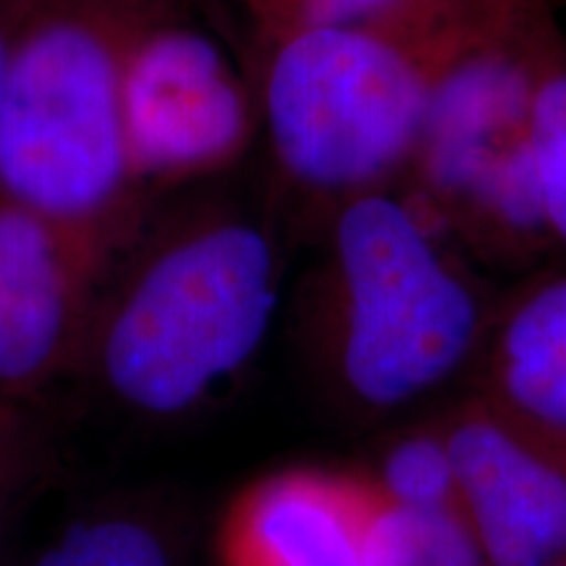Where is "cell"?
<instances>
[{
    "label": "cell",
    "instance_id": "6da1fadb",
    "mask_svg": "<svg viewBox=\"0 0 566 566\" xmlns=\"http://www.w3.org/2000/svg\"><path fill=\"white\" fill-rule=\"evenodd\" d=\"M321 229L323 254L304 281L300 323L344 399L394 412L472 370L499 294L405 195L357 197Z\"/></svg>",
    "mask_w": 566,
    "mask_h": 566
},
{
    "label": "cell",
    "instance_id": "7a4b0ae2",
    "mask_svg": "<svg viewBox=\"0 0 566 566\" xmlns=\"http://www.w3.org/2000/svg\"><path fill=\"white\" fill-rule=\"evenodd\" d=\"M495 3L260 42V129L281 184L321 226L344 202L399 187L438 76Z\"/></svg>",
    "mask_w": 566,
    "mask_h": 566
},
{
    "label": "cell",
    "instance_id": "3957f363",
    "mask_svg": "<svg viewBox=\"0 0 566 566\" xmlns=\"http://www.w3.org/2000/svg\"><path fill=\"white\" fill-rule=\"evenodd\" d=\"M158 0H6L0 200L124 242L137 216L124 66Z\"/></svg>",
    "mask_w": 566,
    "mask_h": 566
},
{
    "label": "cell",
    "instance_id": "277c9868",
    "mask_svg": "<svg viewBox=\"0 0 566 566\" xmlns=\"http://www.w3.org/2000/svg\"><path fill=\"white\" fill-rule=\"evenodd\" d=\"M564 42L554 0H499L430 95L396 192L478 271L516 281L558 258L537 197L533 103Z\"/></svg>",
    "mask_w": 566,
    "mask_h": 566
},
{
    "label": "cell",
    "instance_id": "5b68a950",
    "mask_svg": "<svg viewBox=\"0 0 566 566\" xmlns=\"http://www.w3.org/2000/svg\"><path fill=\"white\" fill-rule=\"evenodd\" d=\"M271 231L231 205L202 202L142 247L90 342L113 391L155 415L192 407L250 363L279 310Z\"/></svg>",
    "mask_w": 566,
    "mask_h": 566
},
{
    "label": "cell",
    "instance_id": "8992f818",
    "mask_svg": "<svg viewBox=\"0 0 566 566\" xmlns=\"http://www.w3.org/2000/svg\"><path fill=\"white\" fill-rule=\"evenodd\" d=\"M260 129L254 82L212 34L158 0L124 66V132L139 192L237 166Z\"/></svg>",
    "mask_w": 566,
    "mask_h": 566
},
{
    "label": "cell",
    "instance_id": "52a82bcc",
    "mask_svg": "<svg viewBox=\"0 0 566 566\" xmlns=\"http://www.w3.org/2000/svg\"><path fill=\"white\" fill-rule=\"evenodd\" d=\"M457 472L459 514L488 566L566 558V446L472 388L438 417Z\"/></svg>",
    "mask_w": 566,
    "mask_h": 566
},
{
    "label": "cell",
    "instance_id": "ba28073f",
    "mask_svg": "<svg viewBox=\"0 0 566 566\" xmlns=\"http://www.w3.org/2000/svg\"><path fill=\"white\" fill-rule=\"evenodd\" d=\"M113 250L0 200V386H40L80 349Z\"/></svg>",
    "mask_w": 566,
    "mask_h": 566
},
{
    "label": "cell",
    "instance_id": "9c48e42d",
    "mask_svg": "<svg viewBox=\"0 0 566 566\" xmlns=\"http://www.w3.org/2000/svg\"><path fill=\"white\" fill-rule=\"evenodd\" d=\"M221 566H365L354 470L283 467L231 501Z\"/></svg>",
    "mask_w": 566,
    "mask_h": 566
},
{
    "label": "cell",
    "instance_id": "30bf717a",
    "mask_svg": "<svg viewBox=\"0 0 566 566\" xmlns=\"http://www.w3.org/2000/svg\"><path fill=\"white\" fill-rule=\"evenodd\" d=\"M472 375V388L566 446V263L499 294Z\"/></svg>",
    "mask_w": 566,
    "mask_h": 566
},
{
    "label": "cell",
    "instance_id": "8fae6325",
    "mask_svg": "<svg viewBox=\"0 0 566 566\" xmlns=\"http://www.w3.org/2000/svg\"><path fill=\"white\" fill-rule=\"evenodd\" d=\"M354 483L365 566H488L459 512L401 504L363 470H354Z\"/></svg>",
    "mask_w": 566,
    "mask_h": 566
},
{
    "label": "cell",
    "instance_id": "7c38bea8",
    "mask_svg": "<svg viewBox=\"0 0 566 566\" xmlns=\"http://www.w3.org/2000/svg\"><path fill=\"white\" fill-rule=\"evenodd\" d=\"M359 470L378 491L401 504L459 512L454 462L438 420L399 430L380 446L373 464Z\"/></svg>",
    "mask_w": 566,
    "mask_h": 566
},
{
    "label": "cell",
    "instance_id": "4fadbf2b",
    "mask_svg": "<svg viewBox=\"0 0 566 566\" xmlns=\"http://www.w3.org/2000/svg\"><path fill=\"white\" fill-rule=\"evenodd\" d=\"M533 158L543 221L566 263V42L543 69L533 103Z\"/></svg>",
    "mask_w": 566,
    "mask_h": 566
},
{
    "label": "cell",
    "instance_id": "5bb4252c",
    "mask_svg": "<svg viewBox=\"0 0 566 566\" xmlns=\"http://www.w3.org/2000/svg\"><path fill=\"white\" fill-rule=\"evenodd\" d=\"M252 24L254 40L323 27H378L436 11L454 0H237Z\"/></svg>",
    "mask_w": 566,
    "mask_h": 566
},
{
    "label": "cell",
    "instance_id": "9a60e30c",
    "mask_svg": "<svg viewBox=\"0 0 566 566\" xmlns=\"http://www.w3.org/2000/svg\"><path fill=\"white\" fill-rule=\"evenodd\" d=\"M38 566H168V558L147 527L101 520L69 530Z\"/></svg>",
    "mask_w": 566,
    "mask_h": 566
},
{
    "label": "cell",
    "instance_id": "2e32d148",
    "mask_svg": "<svg viewBox=\"0 0 566 566\" xmlns=\"http://www.w3.org/2000/svg\"><path fill=\"white\" fill-rule=\"evenodd\" d=\"M6 53V0H0V69H3Z\"/></svg>",
    "mask_w": 566,
    "mask_h": 566
},
{
    "label": "cell",
    "instance_id": "e0dca14e",
    "mask_svg": "<svg viewBox=\"0 0 566 566\" xmlns=\"http://www.w3.org/2000/svg\"><path fill=\"white\" fill-rule=\"evenodd\" d=\"M554 6H556L558 17H562V24H564V30H566V0H554Z\"/></svg>",
    "mask_w": 566,
    "mask_h": 566
},
{
    "label": "cell",
    "instance_id": "ac0fdd59",
    "mask_svg": "<svg viewBox=\"0 0 566 566\" xmlns=\"http://www.w3.org/2000/svg\"><path fill=\"white\" fill-rule=\"evenodd\" d=\"M556 566H566V558H564V562H558V564H556Z\"/></svg>",
    "mask_w": 566,
    "mask_h": 566
}]
</instances>
